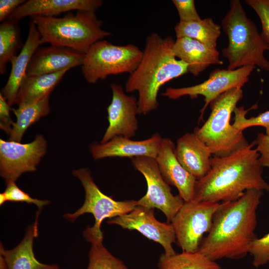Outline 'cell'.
I'll return each instance as SVG.
<instances>
[{
	"label": "cell",
	"mask_w": 269,
	"mask_h": 269,
	"mask_svg": "<svg viewBox=\"0 0 269 269\" xmlns=\"http://www.w3.org/2000/svg\"><path fill=\"white\" fill-rule=\"evenodd\" d=\"M16 20L7 19L0 25V73L3 75L7 70V65L17 54L24 44Z\"/></svg>",
	"instance_id": "484cf974"
},
{
	"label": "cell",
	"mask_w": 269,
	"mask_h": 269,
	"mask_svg": "<svg viewBox=\"0 0 269 269\" xmlns=\"http://www.w3.org/2000/svg\"><path fill=\"white\" fill-rule=\"evenodd\" d=\"M249 254L253 258L252 265L255 268L269 264V233L253 241Z\"/></svg>",
	"instance_id": "f546056e"
},
{
	"label": "cell",
	"mask_w": 269,
	"mask_h": 269,
	"mask_svg": "<svg viewBox=\"0 0 269 269\" xmlns=\"http://www.w3.org/2000/svg\"><path fill=\"white\" fill-rule=\"evenodd\" d=\"M37 76H26L21 83L14 101L18 106L37 102L49 96L68 71Z\"/></svg>",
	"instance_id": "603a6c76"
},
{
	"label": "cell",
	"mask_w": 269,
	"mask_h": 269,
	"mask_svg": "<svg viewBox=\"0 0 269 269\" xmlns=\"http://www.w3.org/2000/svg\"><path fill=\"white\" fill-rule=\"evenodd\" d=\"M253 143L257 146L256 149L260 154L259 160L261 165L269 168V135L259 133Z\"/></svg>",
	"instance_id": "836d02e7"
},
{
	"label": "cell",
	"mask_w": 269,
	"mask_h": 269,
	"mask_svg": "<svg viewBox=\"0 0 269 269\" xmlns=\"http://www.w3.org/2000/svg\"><path fill=\"white\" fill-rule=\"evenodd\" d=\"M40 34L42 44L73 49L86 53L96 42L111 36L102 28L103 21L94 11L77 10L62 17H31Z\"/></svg>",
	"instance_id": "5b68a950"
},
{
	"label": "cell",
	"mask_w": 269,
	"mask_h": 269,
	"mask_svg": "<svg viewBox=\"0 0 269 269\" xmlns=\"http://www.w3.org/2000/svg\"><path fill=\"white\" fill-rule=\"evenodd\" d=\"M107 222L125 229L138 231L149 240L160 244L166 256L176 253L172 247V244L176 242L173 227L171 223L158 221L154 216V208L137 205L130 212L112 218Z\"/></svg>",
	"instance_id": "4fadbf2b"
},
{
	"label": "cell",
	"mask_w": 269,
	"mask_h": 269,
	"mask_svg": "<svg viewBox=\"0 0 269 269\" xmlns=\"http://www.w3.org/2000/svg\"><path fill=\"white\" fill-rule=\"evenodd\" d=\"M245 1L258 15L262 28L261 34L269 45V0H246Z\"/></svg>",
	"instance_id": "1f68e13d"
},
{
	"label": "cell",
	"mask_w": 269,
	"mask_h": 269,
	"mask_svg": "<svg viewBox=\"0 0 269 269\" xmlns=\"http://www.w3.org/2000/svg\"><path fill=\"white\" fill-rule=\"evenodd\" d=\"M6 201H7L6 198L3 192L0 194V205H3Z\"/></svg>",
	"instance_id": "74e56055"
},
{
	"label": "cell",
	"mask_w": 269,
	"mask_h": 269,
	"mask_svg": "<svg viewBox=\"0 0 269 269\" xmlns=\"http://www.w3.org/2000/svg\"><path fill=\"white\" fill-rule=\"evenodd\" d=\"M6 187L3 192L7 201L14 202H24L36 205L40 211L45 205L50 202L47 200H39L31 197L28 194L20 189L15 184V181L6 182Z\"/></svg>",
	"instance_id": "4dcf8cb0"
},
{
	"label": "cell",
	"mask_w": 269,
	"mask_h": 269,
	"mask_svg": "<svg viewBox=\"0 0 269 269\" xmlns=\"http://www.w3.org/2000/svg\"><path fill=\"white\" fill-rule=\"evenodd\" d=\"M49 96L34 103L21 105L16 109L11 108L16 121L12 124L8 140L20 142L27 129L49 113Z\"/></svg>",
	"instance_id": "cb8c5ba5"
},
{
	"label": "cell",
	"mask_w": 269,
	"mask_h": 269,
	"mask_svg": "<svg viewBox=\"0 0 269 269\" xmlns=\"http://www.w3.org/2000/svg\"><path fill=\"white\" fill-rule=\"evenodd\" d=\"M243 97L242 87L230 89L210 103V115L194 133L210 148L212 154L226 156L250 144L243 131L230 123L232 114Z\"/></svg>",
	"instance_id": "8992f818"
},
{
	"label": "cell",
	"mask_w": 269,
	"mask_h": 269,
	"mask_svg": "<svg viewBox=\"0 0 269 269\" xmlns=\"http://www.w3.org/2000/svg\"><path fill=\"white\" fill-rule=\"evenodd\" d=\"M222 203L191 200L183 205L171 221L176 242L183 251H199L203 236L211 229Z\"/></svg>",
	"instance_id": "9c48e42d"
},
{
	"label": "cell",
	"mask_w": 269,
	"mask_h": 269,
	"mask_svg": "<svg viewBox=\"0 0 269 269\" xmlns=\"http://www.w3.org/2000/svg\"><path fill=\"white\" fill-rule=\"evenodd\" d=\"M162 138L158 133L142 140H133L122 136H116L104 143L92 144L90 150L95 160L112 157L131 158L138 156L155 159L161 147Z\"/></svg>",
	"instance_id": "9a60e30c"
},
{
	"label": "cell",
	"mask_w": 269,
	"mask_h": 269,
	"mask_svg": "<svg viewBox=\"0 0 269 269\" xmlns=\"http://www.w3.org/2000/svg\"><path fill=\"white\" fill-rule=\"evenodd\" d=\"M41 44L40 34L34 22L31 19L29 22L26 40L20 53L11 60V71L7 82L0 93L10 107L14 104L20 86L26 76L30 59Z\"/></svg>",
	"instance_id": "ffe728a7"
},
{
	"label": "cell",
	"mask_w": 269,
	"mask_h": 269,
	"mask_svg": "<svg viewBox=\"0 0 269 269\" xmlns=\"http://www.w3.org/2000/svg\"><path fill=\"white\" fill-rule=\"evenodd\" d=\"M175 147L171 139L163 138L155 160L165 181L177 189L184 202H188L193 199L197 179L180 163L175 154Z\"/></svg>",
	"instance_id": "e0dca14e"
},
{
	"label": "cell",
	"mask_w": 269,
	"mask_h": 269,
	"mask_svg": "<svg viewBox=\"0 0 269 269\" xmlns=\"http://www.w3.org/2000/svg\"><path fill=\"white\" fill-rule=\"evenodd\" d=\"M179 17V21L190 22L200 20L202 18L197 11L193 0H172Z\"/></svg>",
	"instance_id": "d6a6232c"
},
{
	"label": "cell",
	"mask_w": 269,
	"mask_h": 269,
	"mask_svg": "<svg viewBox=\"0 0 269 269\" xmlns=\"http://www.w3.org/2000/svg\"><path fill=\"white\" fill-rule=\"evenodd\" d=\"M112 99L107 107L109 126L100 143H104L116 136L131 138L138 128L137 99L126 94L119 84L111 85Z\"/></svg>",
	"instance_id": "5bb4252c"
},
{
	"label": "cell",
	"mask_w": 269,
	"mask_h": 269,
	"mask_svg": "<svg viewBox=\"0 0 269 269\" xmlns=\"http://www.w3.org/2000/svg\"><path fill=\"white\" fill-rule=\"evenodd\" d=\"M176 38L188 37L208 46L216 48L221 34V26L212 18L190 22H179L174 27Z\"/></svg>",
	"instance_id": "d4e9b609"
},
{
	"label": "cell",
	"mask_w": 269,
	"mask_h": 269,
	"mask_svg": "<svg viewBox=\"0 0 269 269\" xmlns=\"http://www.w3.org/2000/svg\"><path fill=\"white\" fill-rule=\"evenodd\" d=\"M72 174L82 184L85 192V199L82 206L75 212L66 214L64 216L68 220L74 222L85 213H91L93 215L95 219L94 225L87 227L84 232V236L88 242L92 239H103L101 226L104 220L128 213L137 205V201H118L104 194L95 183L90 170L87 168L74 170Z\"/></svg>",
	"instance_id": "ba28073f"
},
{
	"label": "cell",
	"mask_w": 269,
	"mask_h": 269,
	"mask_svg": "<svg viewBox=\"0 0 269 269\" xmlns=\"http://www.w3.org/2000/svg\"><path fill=\"white\" fill-rule=\"evenodd\" d=\"M256 68L244 66L235 70L216 69L212 71L207 80L194 86L175 88H167L163 96L176 100L185 96L194 99L204 97L205 104L201 110L202 117L205 109L214 100L225 92L237 87H242L249 81V76Z\"/></svg>",
	"instance_id": "8fae6325"
},
{
	"label": "cell",
	"mask_w": 269,
	"mask_h": 269,
	"mask_svg": "<svg viewBox=\"0 0 269 269\" xmlns=\"http://www.w3.org/2000/svg\"><path fill=\"white\" fill-rule=\"evenodd\" d=\"M173 52L177 58L188 65V73L196 77L211 65L223 64L216 48L188 37L176 38Z\"/></svg>",
	"instance_id": "44dd1931"
},
{
	"label": "cell",
	"mask_w": 269,
	"mask_h": 269,
	"mask_svg": "<svg viewBox=\"0 0 269 269\" xmlns=\"http://www.w3.org/2000/svg\"><path fill=\"white\" fill-rule=\"evenodd\" d=\"M263 195L261 190L249 189L236 200L222 203L199 251L215 262L245 257L252 243L257 238L255 233L257 210Z\"/></svg>",
	"instance_id": "6da1fadb"
},
{
	"label": "cell",
	"mask_w": 269,
	"mask_h": 269,
	"mask_svg": "<svg viewBox=\"0 0 269 269\" xmlns=\"http://www.w3.org/2000/svg\"><path fill=\"white\" fill-rule=\"evenodd\" d=\"M10 110H11L10 106L0 94V126L1 129L8 134L10 133L13 123L9 115Z\"/></svg>",
	"instance_id": "e575fe53"
},
{
	"label": "cell",
	"mask_w": 269,
	"mask_h": 269,
	"mask_svg": "<svg viewBox=\"0 0 269 269\" xmlns=\"http://www.w3.org/2000/svg\"><path fill=\"white\" fill-rule=\"evenodd\" d=\"M257 107V105L246 110L243 106L235 109L234 122L233 125L238 130L243 131L245 129L255 126L263 127L266 129V134L269 135V110L260 114L256 117L246 118V115L250 110Z\"/></svg>",
	"instance_id": "f1b7e54d"
},
{
	"label": "cell",
	"mask_w": 269,
	"mask_h": 269,
	"mask_svg": "<svg viewBox=\"0 0 269 269\" xmlns=\"http://www.w3.org/2000/svg\"><path fill=\"white\" fill-rule=\"evenodd\" d=\"M142 54V50L133 44L117 45L101 40L85 53L82 73L89 84L105 80L110 75L130 74L138 66Z\"/></svg>",
	"instance_id": "52a82bcc"
},
{
	"label": "cell",
	"mask_w": 269,
	"mask_h": 269,
	"mask_svg": "<svg viewBox=\"0 0 269 269\" xmlns=\"http://www.w3.org/2000/svg\"><path fill=\"white\" fill-rule=\"evenodd\" d=\"M254 146L252 142L230 155L212 157L209 171L196 181L192 200L223 203L238 199L249 189L269 192Z\"/></svg>",
	"instance_id": "7a4b0ae2"
},
{
	"label": "cell",
	"mask_w": 269,
	"mask_h": 269,
	"mask_svg": "<svg viewBox=\"0 0 269 269\" xmlns=\"http://www.w3.org/2000/svg\"><path fill=\"white\" fill-rule=\"evenodd\" d=\"M85 54L64 47L51 45L39 47L30 59L26 76L51 74L81 66Z\"/></svg>",
	"instance_id": "2e32d148"
},
{
	"label": "cell",
	"mask_w": 269,
	"mask_h": 269,
	"mask_svg": "<svg viewBox=\"0 0 269 269\" xmlns=\"http://www.w3.org/2000/svg\"><path fill=\"white\" fill-rule=\"evenodd\" d=\"M131 160L134 167L144 176L147 183L146 193L137 201V205L158 209L168 222H171L183 205L184 200L179 194L173 195L169 184L161 174L155 159L138 156Z\"/></svg>",
	"instance_id": "30bf717a"
},
{
	"label": "cell",
	"mask_w": 269,
	"mask_h": 269,
	"mask_svg": "<svg viewBox=\"0 0 269 269\" xmlns=\"http://www.w3.org/2000/svg\"><path fill=\"white\" fill-rule=\"evenodd\" d=\"M0 269H8L7 264L4 258L1 255H0Z\"/></svg>",
	"instance_id": "8d00e7d4"
},
{
	"label": "cell",
	"mask_w": 269,
	"mask_h": 269,
	"mask_svg": "<svg viewBox=\"0 0 269 269\" xmlns=\"http://www.w3.org/2000/svg\"><path fill=\"white\" fill-rule=\"evenodd\" d=\"M175 40L152 33L146 39L141 59L128 77L125 91H137L138 115H146L157 109L160 88L172 79L188 73V65L178 59L173 52Z\"/></svg>",
	"instance_id": "3957f363"
},
{
	"label": "cell",
	"mask_w": 269,
	"mask_h": 269,
	"mask_svg": "<svg viewBox=\"0 0 269 269\" xmlns=\"http://www.w3.org/2000/svg\"><path fill=\"white\" fill-rule=\"evenodd\" d=\"M175 155L182 166L198 180L211 168L212 152L194 133H186L176 141Z\"/></svg>",
	"instance_id": "d6986e66"
},
{
	"label": "cell",
	"mask_w": 269,
	"mask_h": 269,
	"mask_svg": "<svg viewBox=\"0 0 269 269\" xmlns=\"http://www.w3.org/2000/svg\"><path fill=\"white\" fill-rule=\"evenodd\" d=\"M159 269H222L215 261H212L199 251L166 256L161 255L158 262Z\"/></svg>",
	"instance_id": "4316f807"
},
{
	"label": "cell",
	"mask_w": 269,
	"mask_h": 269,
	"mask_svg": "<svg viewBox=\"0 0 269 269\" xmlns=\"http://www.w3.org/2000/svg\"><path fill=\"white\" fill-rule=\"evenodd\" d=\"M103 239H92L87 269H129L123 262L113 255L103 245Z\"/></svg>",
	"instance_id": "83f0119b"
},
{
	"label": "cell",
	"mask_w": 269,
	"mask_h": 269,
	"mask_svg": "<svg viewBox=\"0 0 269 269\" xmlns=\"http://www.w3.org/2000/svg\"><path fill=\"white\" fill-rule=\"evenodd\" d=\"M26 1L25 0H0V21L3 22L19 6Z\"/></svg>",
	"instance_id": "d590c367"
},
{
	"label": "cell",
	"mask_w": 269,
	"mask_h": 269,
	"mask_svg": "<svg viewBox=\"0 0 269 269\" xmlns=\"http://www.w3.org/2000/svg\"><path fill=\"white\" fill-rule=\"evenodd\" d=\"M38 216L39 212L34 223L27 228L25 236L16 247L5 250L0 246V255L4 258L8 269H59L57 265L41 263L35 257L33 244L38 235Z\"/></svg>",
	"instance_id": "7402d4cb"
},
{
	"label": "cell",
	"mask_w": 269,
	"mask_h": 269,
	"mask_svg": "<svg viewBox=\"0 0 269 269\" xmlns=\"http://www.w3.org/2000/svg\"><path fill=\"white\" fill-rule=\"evenodd\" d=\"M46 149L47 142L41 134L27 143L0 139V176L5 182H15L23 173L35 171Z\"/></svg>",
	"instance_id": "7c38bea8"
},
{
	"label": "cell",
	"mask_w": 269,
	"mask_h": 269,
	"mask_svg": "<svg viewBox=\"0 0 269 269\" xmlns=\"http://www.w3.org/2000/svg\"><path fill=\"white\" fill-rule=\"evenodd\" d=\"M103 4L101 0H29L19 6L7 19L19 21L28 16H55L73 10L95 12Z\"/></svg>",
	"instance_id": "ac0fdd59"
},
{
	"label": "cell",
	"mask_w": 269,
	"mask_h": 269,
	"mask_svg": "<svg viewBox=\"0 0 269 269\" xmlns=\"http://www.w3.org/2000/svg\"><path fill=\"white\" fill-rule=\"evenodd\" d=\"M229 44L222 50L228 61V69L258 66L269 73V61L265 55L269 45L259 33L256 24L247 16L240 0L230 1V9L221 21Z\"/></svg>",
	"instance_id": "277c9868"
}]
</instances>
